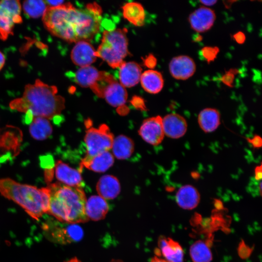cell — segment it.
<instances>
[{
    "label": "cell",
    "instance_id": "obj_1",
    "mask_svg": "<svg viewBox=\"0 0 262 262\" xmlns=\"http://www.w3.org/2000/svg\"><path fill=\"white\" fill-rule=\"evenodd\" d=\"M102 10L96 2L77 9L69 2L48 7L43 16L45 28L53 35L68 42L88 41L99 31Z\"/></svg>",
    "mask_w": 262,
    "mask_h": 262
},
{
    "label": "cell",
    "instance_id": "obj_2",
    "mask_svg": "<svg viewBox=\"0 0 262 262\" xmlns=\"http://www.w3.org/2000/svg\"><path fill=\"white\" fill-rule=\"evenodd\" d=\"M55 86L49 85L39 79L25 87L23 96L10 103V107L32 117L52 119L59 116L65 108V99L57 95Z\"/></svg>",
    "mask_w": 262,
    "mask_h": 262
},
{
    "label": "cell",
    "instance_id": "obj_3",
    "mask_svg": "<svg viewBox=\"0 0 262 262\" xmlns=\"http://www.w3.org/2000/svg\"><path fill=\"white\" fill-rule=\"evenodd\" d=\"M49 214L60 222L78 224L88 221L85 212L86 197L82 187L59 183H49Z\"/></svg>",
    "mask_w": 262,
    "mask_h": 262
},
{
    "label": "cell",
    "instance_id": "obj_4",
    "mask_svg": "<svg viewBox=\"0 0 262 262\" xmlns=\"http://www.w3.org/2000/svg\"><path fill=\"white\" fill-rule=\"evenodd\" d=\"M0 193L19 205L35 220H39L48 213L50 198L48 186L38 188L10 178H4L0 179Z\"/></svg>",
    "mask_w": 262,
    "mask_h": 262
},
{
    "label": "cell",
    "instance_id": "obj_5",
    "mask_svg": "<svg viewBox=\"0 0 262 262\" xmlns=\"http://www.w3.org/2000/svg\"><path fill=\"white\" fill-rule=\"evenodd\" d=\"M127 33L125 28L104 31L101 43L96 50L97 57L113 68L119 67L129 53Z\"/></svg>",
    "mask_w": 262,
    "mask_h": 262
},
{
    "label": "cell",
    "instance_id": "obj_6",
    "mask_svg": "<svg viewBox=\"0 0 262 262\" xmlns=\"http://www.w3.org/2000/svg\"><path fill=\"white\" fill-rule=\"evenodd\" d=\"M58 221L48 222L43 225L45 235L49 240L60 244H67L78 242L82 238L83 230L77 224Z\"/></svg>",
    "mask_w": 262,
    "mask_h": 262
},
{
    "label": "cell",
    "instance_id": "obj_7",
    "mask_svg": "<svg viewBox=\"0 0 262 262\" xmlns=\"http://www.w3.org/2000/svg\"><path fill=\"white\" fill-rule=\"evenodd\" d=\"M114 139L113 135L106 125L102 124L98 128H90L84 137L87 148L85 157H92L109 151L112 148Z\"/></svg>",
    "mask_w": 262,
    "mask_h": 262
},
{
    "label": "cell",
    "instance_id": "obj_8",
    "mask_svg": "<svg viewBox=\"0 0 262 262\" xmlns=\"http://www.w3.org/2000/svg\"><path fill=\"white\" fill-rule=\"evenodd\" d=\"M21 5L19 1L3 0L0 1V38L6 40L13 34L15 24L21 23Z\"/></svg>",
    "mask_w": 262,
    "mask_h": 262
},
{
    "label": "cell",
    "instance_id": "obj_9",
    "mask_svg": "<svg viewBox=\"0 0 262 262\" xmlns=\"http://www.w3.org/2000/svg\"><path fill=\"white\" fill-rule=\"evenodd\" d=\"M162 119L158 115L148 118L143 122L139 134L147 143L157 146L162 142L164 136Z\"/></svg>",
    "mask_w": 262,
    "mask_h": 262
},
{
    "label": "cell",
    "instance_id": "obj_10",
    "mask_svg": "<svg viewBox=\"0 0 262 262\" xmlns=\"http://www.w3.org/2000/svg\"><path fill=\"white\" fill-rule=\"evenodd\" d=\"M169 72L176 79L185 80L195 73L196 66L194 61L189 56L180 55L175 57L169 65Z\"/></svg>",
    "mask_w": 262,
    "mask_h": 262
},
{
    "label": "cell",
    "instance_id": "obj_11",
    "mask_svg": "<svg viewBox=\"0 0 262 262\" xmlns=\"http://www.w3.org/2000/svg\"><path fill=\"white\" fill-rule=\"evenodd\" d=\"M97 58L96 50L87 41L76 42L71 53L72 62L81 67L90 66Z\"/></svg>",
    "mask_w": 262,
    "mask_h": 262
},
{
    "label": "cell",
    "instance_id": "obj_12",
    "mask_svg": "<svg viewBox=\"0 0 262 262\" xmlns=\"http://www.w3.org/2000/svg\"><path fill=\"white\" fill-rule=\"evenodd\" d=\"M215 20L214 11L206 7H201L192 13L189 17V22L195 31L202 33L209 30Z\"/></svg>",
    "mask_w": 262,
    "mask_h": 262
},
{
    "label": "cell",
    "instance_id": "obj_13",
    "mask_svg": "<svg viewBox=\"0 0 262 262\" xmlns=\"http://www.w3.org/2000/svg\"><path fill=\"white\" fill-rule=\"evenodd\" d=\"M56 179L65 185L70 187H81L82 179L80 170L71 168L60 160L54 165Z\"/></svg>",
    "mask_w": 262,
    "mask_h": 262
},
{
    "label": "cell",
    "instance_id": "obj_14",
    "mask_svg": "<svg viewBox=\"0 0 262 262\" xmlns=\"http://www.w3.org/2000/svg\"><path fill=\"white\" fill-rule=\"evenodd\" d=\"M157 256L162 255L168 262H183V250L180 245L170 238L161 237L158 240Z\"/></svg>",
    "mask_w": 262,
    "mask_h": 262
},
{
    "label": "cell",
    "instance_id": "obj_15",
    "mask_svg": "<svg viewBox=\"0 0 262 262\" xmlns=\"http://www.w3.org/2000/svg\"><path fill=\"white\" fill-rule=\"evenodd\" d=\"M164 135L178 139L182 137L187 129V123L185 119L177 114H170L162 119Z\"/></svg>",
    "mask_w": 262,
    "mask_h": 262
},
{
    "label": "cell",
    "instance_id": "obj_16",
    "mask_svg": "<svg viewBox=\"0 0 262 262\" xmlns=\"http://www.w3.org/2000/svg\"><path fill=\"white\" fill-rule=\"evenodd\" d=\"M127 97L128 94L125 87L115 79L110 82L104 88L102 97L114 107L123 105Z\"/></svg>",
    "mask_w": 262,
    "mask_h": 262
},
{
    "label": "cell",
    "instance_id": "obj_17",
    "mask_svg": "<svg viewBox=\"0 0 262 262\" xmlns=\"http://www.w3.org/2000/svg\"><path fill=\"white\" fill-rule=\"evenodd\" d=\"M119 68L120 83L124 87H132L140 82L142 68L137 63L124 62Z\"/></svg>",
    "mask_w": 262,
    "mask_h": 262
},
{
    "label": "cell",
    "instance_id": "obj_18",
    "mask_svg": "<svg viewBox=\"0 0 262 262\" xmlns=\"http://www.w3.org/2000/svg\"><path fill=\"white\" fill-rule=\"evenodd\" d=\"M114 162L113 154L109 151H105L92 157H84L81 167L84 166L97 172H103L112 166Z\"/></svg>",
    "mask_w": 262,
    "mask_h": 262
},
{
    "label": "cell",
    "instance_id": "obj_19",
    "mask_svg": "<svg viewBox=\"0 0 262 262\" xmlns=\"http://www.w3.org/2000/svg\"><path fill=\"white\" fill-rule=\"evenodd\" d=\"M176 202L181 208L192 210L195 208L200 201V195L197 190L191 185L181 186L176 195Z\"/></svg>",
    "mask_w": 262,
    "mask_h": 262
},
{
    "label": "cell",
    "instance_id": "obj_20",
    "mask_svg": "<svg viewBox=\"0 0 262 262\" xmlns=\"http://www.w3.org/2000/svg\"><path fill=\"white\" fill-rule=\"evenodd\" d=\"M96 189L99 196L106 199L115 198L120 191V185L117 179L112 175H107L99 180Z\"/></svg>",
    "mask_w": 262,
    "mask_h": 262
},
{
    "label": "cell",
    "instance_id": "obj_21",
    "mask_svg": "<svg viewBox=\"0 0 262 262\" xmlns=\"http://www.w3.org/2000/svg\"><path fill=\"white\" fill-rule=\"evenodd\" d=\"M109 209L105 199L99 196H92L86 202L85 212L88 219L98 221L104 218Z\"/></svg>",
    "mask_w": 262,
    "mask_h": 262
},
{
    "label": "cell",
    "instance_id": "obj_22",
    "mask_svg": "<svg viewBox=\"0 0 262 262\" xmlns=\"http://www.w3.org/2000/svg\"><path fill=\"white\" fill-rule=\"evenodd\" d=\"M143 89L147 93L157 94L164 86V79L161 73L156 70H147L142 73L140 80Z\"/></svg>",
    "mask_w": 262,
    "mask_h": 262
},
{
    "label": "cell",
    "instance_id": "obj_23",
    "mask_svg": "<svg viewBox=\"0 0 262 262\" xmlns=\"http://www.w3.org/2000/svg\"><path fill=\"white\" fill-rule=\"evenodd\" d=\"M29 132L33 139L43 140L51 135L52 127L48 118L40 116L34 117L30 124Z\"/></svg>",
    "mask_w": 262,
    "mask_h": 262
},
{
    "label": "cell",
    "instance_id": "obj_24",
    "mask_svg": "<svg viewBox=\"0 0 262 262\" xmlns=\"http://www.w3.org/2000/svg\"><path fill=\"white\" fill-rule=\"evenodd\" d=\"M220 114L215 109H204L199 113L198 116V124L205 132L214 131L220 125Z\"/></svg>",
    "mask_w": 262,
    "mask_h": 262
},
{
    "label": "cell",
    "instance_id": "obj_25",
    "mask_svg": "<svg viewBox=\"0 0 262 262\" xmlns=\"http://www.w3.org/2000/svg\"><path fill=\"white\" fill-rule=\"evenodd\" d=\"M101 72L91 66L81 67L76 72L75 82L82 87L91 88L100 78Z\"/></svg>",
    "mask_w": 262,
    "mask_h": 262
},
{
    "label": "cell",
    "instance_id": "obj_26",
    "mask_svg": "<svg viewBox=\"0 0 262 262\" xmlns=\"http://www.w3.org/2000/svg\"><path fill=\"white\" fill-rule=\"evenodd\" d=\"M124 17L136 26L144 25L146 17L143 6L139 3L131 2L126 3L122 8Z\"/></svg>",
    "mask_w": 262,
    "mask_h": 262
},
{
    "label": "cell",
    "instance_id": "obj_27",
    "mask_svg": "<svg viewBox=\"0 0 262 262\" xmlns=\"http://www.w3.org/2000/svg\"><path fill=\"white\" fill-rule=\"evenodd\" d=\"M114 155L118 159L129 158L134 151L132 140L125 135H119L114 139L112 148Z\"/></svg>",
    "mask_w": 262,
    "mask_h": 262
},
{
    "label": "cell",
    "instance_id": "obj_28",
    "mask_svg": "<svg viewBox=\"0 0 262 262\" xmlns=\"http://www.w3.org/2000/svg\"><path fill=\"white\" fill-rule=\"evenodd\" d=\"M190 254L193 262H210L212 260L209 247L201 240L196 241L191 246Z\"/></svg>",
    "mask_w": 262,
    "mask_h": 262
},
{
    "label": "cell",
    "instance_id": "obj_29",
    "mask_svg": "<svg viewBox=\"0 0 262 262\" xmlns=\"http://www.w3.org/2000/svg\"><path fill=\"white\" fill-rule=\"evenodd\" d=\"M47 7L45 1L29 0L23 3V9L26 15L36 18L43 16Z\"/></svg>",
    "mask_w": 262,
    "mask_h": 262
},
{
    "label": "cell",
    "instance_id": "obj_30",
    "mask_svg": "<svg viewBox=\"0 0 262 262\" xmlns=\"http://www.w3.org/2000/svg\"><path fill=\"white\" fill-rule=\"evenodd\" d=\"M219 51V49L216 47H207L204 48L202 50L203 57L208 61L213 60Z\"/></svg>",
    "mask_w": 262,
    "mask_h": 262
},
{
    "label": "cell",
    "instance_id": "obj_31",
    "mask_svg": "<svg viewBox=\"0 0 262 262\" xmlns=\"http://www.w3.org/2000/svg\"><path fill=\"white\" fill-rule=\"evenodd\" d=\"M247 141L254 147H262V139L259 136L255 135L252 138L247 139Z\"/></svg>",
    "mask_w": 262,
    "mask_h": 262
},
{
    "label": "cell",
    "instance_id": "obj_32",
    "mask_svg": "<svg viewBox=\"0 0 262 262\" xmlns=\"http://www.w3.org/2000/svg\"><path fill=\"white\" fill-rule=\"evenodd\" d=\"M234 79V74L231 72L226 73L222 78L223 82L228 85H231Z\"/></svg>",
    "mask_w": 262,
    "mask_h": 262
},
{
    "label": "cell",
    "instance_id": "obj_33",
    "mask_svg": "<svg viewBox=\"0 0 262 262\" xmlns=\"http://www.w3.org/2000/svg\"><path fill=\"white\" fill-rule=\"evenodd\" d=\"M46 4H48L49 7H57L63 5L65 3L64 0H45Z\"/></svg>",
    "mask_w": 262,
    "mask_h": 262
},
{
    "label": "cell",
    "instance_id": "obj_34",
    "mask_svg": "<svg viewBox=\"0 0 262 262\" xmlns=\"http://www.w3.org/2000/svg\"><path fill=\"white\" fill-rule=\"evenodd\" d=\"M146 63L148 67H154L156 64V59L153 56L150 55L147 58Z\"/></svg>",
    "mask_w": 262,
    "mask_h": 262
},
{
    "label": "cell",
    "instance_id": "obj_35",
    "mask_svg": "<svg viewBox=\"0 0 262 262\" xmlns=\"http://www.w3.org/2000/svg\"><path fill=\"white\" fill-rule=\"evenodd\" d=\"M262 177V165L256 166L255 169V179L256 180H261Z\"/></svg>",
    "mask_w": 262,
    "mask_h": 262
},
{
    "label": "cell",
    "instance_id": "obj_36",
    "mask_svg": "<svg viewBox=\"0 0 262 262\" xmlns=\"http://www.w3.org/2000/svg\"><path fill=\"white\" fill-rule=\"evenodd\" d=\"M235 40L238 43H242L244 42L245 40V36L243 33L242 32H238L236 33L234 35Z\"/></svg>",
    "mask_w": 262,
    "mask_h": 262
},
{
    "label": "cell",
    "instance_id": "obj_37",
    "mask_svg": "<svg viewBox=\"0 0 262 262\" xmlns=\"http://www.w3.org/2000/svg\"><path fill=\"white\" fill-rule=\"evenodd\" d=\"M5 62V59L3 53L0 51V70L3 67Z\"/></svg>",
    "mask_w": 262,
    "mask_h": 262
},
{
    "label": "cell",
    "instance_id": "obj_38",
    "mask_svg": "<svg viewBox=\"0 0 262 262\" xmlns=\"http://www.w3.org/2000/svg\"><path fill=\"white\" fill-rule=\"evenodd\" d=\"M200 2L206 6H211L214 4L216 0H200Z\"/></svg>",
    "mask_w": 262,
    "mask_h": 262
},
{
    "label": "cell",
    "instance_id": "obj_39",
    "mask_svg": "<svg viewBox=\"0 0 262 262\" xmlns=\"http://www.w3.org/2000/svg\"><path fill=\"white\" fill-rule=\"evenodd\" d=\"M150 262H168L164 259L160 258L158 257H154L153 258Z\"/></svg>",
    "mask_w": 262,
    "mask_h": 262
},
{
    "label": "cell",
    "instance_id": "obj_40",
    "mask_svg": "<svg viewBox=\"0 0 262 262\" xmlns=\"http://www.w3.org/2000/svg\"><path fill=\"white\" fill-rule=\"evenodd\" d=\"M65 262H81L76 257H74Z\"/></svg>",
    "mask_w": 262,
    "mask_h": 262
}]
</instances>
